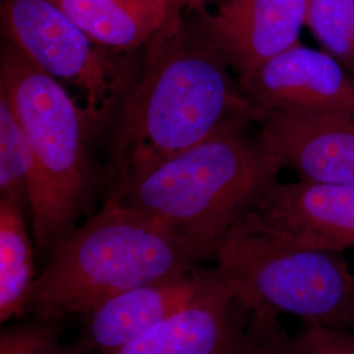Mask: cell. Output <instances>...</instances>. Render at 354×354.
<instances>
[{"label":"cell","instance_id":"cell-1","mask_svg":"<svg viewBox=\"0 0 354 354\" xmlns=\"http://www.w3.org/2000/svg\"><path fill=\"white\" fill-rule=\"evenodd\" d=\"M261 117L197 23L187 24L176 10L145 45L138 76L114 114L108 163L114 187L226 127Z\"/></svg>","mask_w":354,"mask_h":354},{"label":"cell","instance_id":"cell-2","mask_svg":"<svg viewBox=\"0 0 354 354\" xmlns=\"http://www.w3.org/2000/svg\"><path fill=\"white\" fill-rule=\"evenodd\" d=\"M241 121L114 187L108 198L151 218L215 259L219 244L285 167L273 142Z\"/></svg>","mask_w":354,"mask_h":354},{"label":"cell","instance_id":"cell-3","mask_svg":"<svg viewBox=\"0 0 354 354\" xmlns=\"http://www.w3.org/2000/svg\"><path fill=\"white\" fill-rule=\"evenodd\" d=\"M207 259L151 218L106 198L100 212L55 247L26 313L44 323L83 317L122 291L187 273Z\"/></svg>","mask_w":354,"mask_h":354},{"label":"cell","instance_id":"cell-4","mask_svg":"<svg viewBox=\"0 0 354 354\" xmlns=\"http://www.w3.org/2000/svg\"><path fill=\"white\" fill-rule=\"evenodd\" d=\"M0 93L10 102L33 155L28 207L38 250L51 254L75 228L88 200L87 140L96 127L61 82L10 42L0 54Z\"/></svg>","mask_w":354,"mask_h":354},{"label":"cell","instance_id":"cell-5","mask_svg":"<svg viewBox=\"0 0 354 354\" xmlns=\"http://www.w3.org/2000/svg\"><path fill=\"white\" fill-rule=\"evenodd\" d=\"M215 260L248 310L353 330L354 274L342 253L234 227Z\"/></svg>","mask_w":354,"mask_h":354},{"label":"cell","instance_id":"cell-6","mask_svg":"<svg viewBox=\"0 0 354 354\" xmlns=\"http://www.w3.org/2000/svg\"><path fill=\"white\" fill-rule=\"evenodd\" d=\"M3 32L42 71L87 97L97 127L130 83V67L93 41L53 0H3Z\"/></svg>","mask_w":354,"mask_h":354},{"label":"cell","instance_id":"cell-7","mask_svg":"<svg viewBox=\"0 0 354 354\" xmlns=\"http://www.w3.org/2000/svg\"><path fill=\"white\" fill-rule=\"evenodd\" d=\"M235 227L342 253L354 248V184L274 181Z\"/></svg>","mask_w":354,"mask_h":354},{"label":"cell","instance_id":"cell-8","mask_svg":"<svg viewBox=\"0 0 354 354\" xmlns=\"http://www.w3.org/2000/svg\"><path fill=\"white\" fill-rule=\"evenodd\" d=\"M198 12L197 26L243 88L266 62L299 44L307 0H222L215 12Z\"/></svg>","mask_w":354,"mask_h":354},{"label":"cell","instance_id":"cell-9","mask_svg":"<svg viewBox=\"0 0 354 354\" xmlns=\"http://www.w3.org/2000/svg\"><path fill=\"white\" fill-rule=\"evenodd\" d=\"M243 91L261 114L354 115L353 75L327 51L301 42L266 62Z\"/></svg>","mask_w":354,"mask_h":354},{"label":"cell","instance_id":"cell-10","mask_svg":"<svg viewBox=\"0 0 354 354\" xmlns=\"http://www.w3.org/2000/svg\"><path fill=\"white\" fill-rule=\"evenodd\" d=\"M219 276L201 266L122 291L83 315L79 344L86 353L111 354L177 314Z\"/></svg>","mask_w":354,"mask_h":354},{"label":"cell","instance_id":"cell-11","mask_svg":"<svg viewBox=\"0 0 354 354\" xmlns=\"http://www.w3.org/2000/svg\"><path fill=\"white\" fill-rule=\"evenodd\" d=\"M259 127L301 180L354 184V115L266 112Z\"/></svg>","mask_w":354,"mask_h":354},{"label":"cell","instance_id":"cell-12","mask_svg":"<svg viewBox=\"0 0 354 354\" xmlns=\"http://www.w3.org/2000/svg\"><path fill=\"white\" fill-rule=\"evenodd\" d=\"M247 311L219 269L214 283L189 304L111 354H228Z\"/></svg>","mask_w":354,"mask_h":354},{"label":"cell","instance_id":"cell-13","mask_svg":"<svg viewBox=\"0 0 354 354\" xmlns=\"http://www.w3.org/2000/svg\"><path fill=\"white\" fill-rule=\"evenodd\" d=\"M89 37L115 53L137 50L176 11V0H53Z\"/></svg>","mask_w":354,"mask_h":354},{"label":"cell","instance_id":"cell-14","mask_svg":"<svg viewBox=\"0 0 354 354\" xmlns=\"http://www.w3.org/2000/svg\"><path fill=\"white\" fill-rule=\"evenodd\" d=\"M33 247L23 207L0 197V320L26 313L35 285Z\"/></svg>","mask_w":354,"mask_h":354},{"label":"cell","instance_id":"cell-15","mask_svg":"<svg viewBox=\"0 0 354 354\" xmlns=\"http://www.w3.org/2000/svg\"><path fill=\"white\" fill-rule=\"evenodd\" d=\"M33 155L12 108L0 93V197L28 206Z\"/></svg>","mask_w":354,"mask_h":354},{"label":"cell","instance_id":"cell-16","mask_svg":"<svg viewBox=\"0 0 354 354\" xmlns=\"http://www.w3.org/2000/svg\"><path fill=\"white\" fill-rule=\"evenodd\" d=\"M306 26L354 75V0H307Z\"/></svg>","mask_w":354,"mask_h":354},{"label":"cell","instance_id":"cell-17","mask_svg":"<svg viewBox=\"0 0 354 354\" xmlns=\"http://www.w3.org/2000/svg\"><path fill=\"white\" fill-rule=\"evenodd\" d=\"M286 337L279 317L248 310L228 354H286Z\"/></svg>","mask_w":354,"mask_h":354},{"label":"cell","instance_id":"cell-18","mask_svg":"<svg viewBox=\"0 0 354 354\" xmlns=\"http://www.w3.org/2000/svg\"><path fill=\"white\" fill-rule=\"evenodd\" d=\"M0 354H87L83 346L62 345L53 329L26 327L4 332L0 339Z\"/></svg>","mask_w":354,"mask_h":354},{"label":"cell","instance_id":"cell-19","mask_svg":"<svg viewBox=\"0 0 354 354\" xmlns=\"http://www.w3.org/2000/svg\"><path fill=\"white\" fill-rule=\"evenodd\" d=\"M286 354H354L352 330L306 324L297 336L288 335Z\"/></svg>","mask_w":354,"mask_h":354},{"label":"cell","instance_id":"cell-20","mask_svg":"<svg viewBox=\"0 0 354 354\" xmlns=\"http://www.w3.org/2000/svg\"><path fill=\"white\" fill-rule=\"evenodd\" d=\"M206 1L209 0H177V10L183 11L184 8H188L194 11H203Z\"/></svg>","mask_w":354,"mask_h":354},{"label":"cell","instance_id":"cell-21","mask_svg":"<svg viewBox=\"0 0 354 354\" xmlns=\"http://www.w3.org/2000/svg\"><path fill=\"white\" fill-rule=\"evenodd\" d=\"M176 8H177V0H176Z\"/></svg>","mask_w":354,"mask_h":354}]
</instances>
